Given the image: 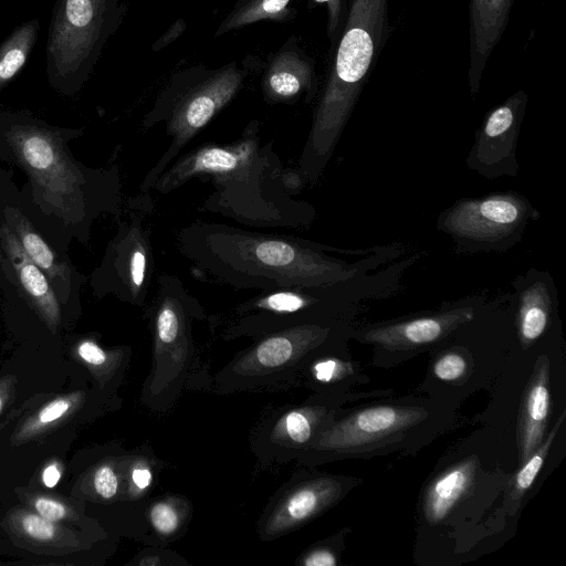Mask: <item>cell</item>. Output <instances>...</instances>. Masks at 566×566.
<instances>
[{"mask_svg": "<svg viewBox=\"0 0 566 566\" xmlns=\"http://www.w3.org/2000/svg\"><path fill=\"white\" fill-rule=\"evenodd\" d=\"M6 136L43 209L67 223L81 221L85 216V179L59 136L34 124H14Z\"/></svg>", "mask_w": 566, "mask_h": 566, "instance_id": "cell-8", "label": "cell"}, {"mask_svg": "<svg viewBox=\"0 0 566 566\" xmlns=\"http://www.w3.org/2000/svg\"><path fill=\"white\" fill-rule=\"evenodd\" d=\"M298 2L306 1L308 9H314L318 4H325L327 9V38L332 50L345 25L348 0H295Z\"/></svg>", "mask_w": 566, "mask_h": 566, "instance_id": "cell-27", "label": "cell"}, {"mask_svg": "<svg viewBox=\"0 0 566 566\" xmlns=\"http://www.w3.org/2000/svg\"><path fill=\"white\" fill-rule=\"evenodd\" d=\"M476 461L464 460L438 474L424 493L423 514L430 524H440L460 505L474 486Z\"/></svg>", "mask_w": 566, "mask_h": 566, "instance_id": "cell-20", "label": "cell"}, {"mask_svg": "<svg viewBox=\"0 0 566 566\" xmlns=\"http://www.w3.org/2000/svg\"><path fill=\"white\" fill-rule=\"evenodd\" d=\"M526 214L524 201L513 195L463 200L444 218V227L474 240H497L512 232Z\"/></svg>", "mask_w": 566, "mask_h": 566, "instance_id": "cell-14", "label": "cell"}, {"mask_svg": "<svg viewBox=\"0 0 566 566\" xmlns=\"http://www.w3.org/2000/svg\"><path fill=\"white\" fill-rule=\"evenodd\" d=\"M389 0H348L343 31L331 61L296 170L315 182L326 167L356 102L387 43Z\"/></svg>", "mask_w": 566, "mask_h": 566, "instance_id": "cell-2", "label": "cell"}, {"mask_svg": "<svg viewBox=\"0 0 566 566\" xmlns=\"http://www.w3.org/2000/svg\"><path fill=\"white\" fill-rule=\"evenodd\" d=\"M129 220L123 224L111 248V264L122 296L143 306L156 271L155 254L146 218L154 205L148 192L135 200Z\"/></svg>", "mask_w": 566, "mask_h": 566, "instance_id": "cell-11", "label": "cell"}, {"mask_svg": "<svg viewBox=\"0 0 566 566\" xmlns=\"http://www.w3.org/2000/svg\"><path fill=\"white\" fill-rule=\"evenodd\" d=\"M361 396L346 391L315 392L301 405L283 408L259 424L253 433V450L264 461L297 459L344 405Z\"/></svg>", "mask_w": 566, "mask_h": 566, "instance_id": "cell-9", "label": "cell"}, {"mask_svg": "<svg viewBox=\"0 0 566 566\" xmlns=\"http://www.w3.org/2000/svg\"><path fill=\"white\" fill-rule=\"evenodd\" d=\"M248 75V69L231 61L219 67L191 66L168 80L144 115L142 127L149 129L164 122L170 144L144 177L142 192H148L186 145L234 99Z\"/></svg>", "mask_w": 566, "mask_h": 566, "instance_id": "cell-4", "label": "cell"}, {"mask_svg": "<svg viewBox=\"0 0 566 566\" xmlns=\"http://www.w3.org/2000/svg\"><path fill=\"white\" fill-rule=\"evenodd\" d=\"M77 352L84 361L93 366H101L107 360L106 353L97 344L91 340L81 343Z\"/></svg>", "mask_w": 566, "mask_h": 566, "instance_id": "cell-36", "label": "cell"}, {"mask_svg": "<svg viewBox=\"0 0 566 566\" xmlns=\"http://www.w3.org/2000/svg\"><path fill=\"white\" fill-rule=\"evenodd\" d=\"M125 11L122 0L55 1L45 45V74L53 88L72 93L87 82Z\"/></svg>", "mask_w": 566, "mask_h": 566, "instance_id": "cell-6", "label": "cell"}, {"mask_svg": "<svg viewBox=\"0 0 566 566\" xmlns=\"http://www.w3.org/2000/svg\"><path fill=\"white\" fill-rule=\"evenodd\" d=\"M359 480L313 474L297 478L274 497L260 521V536L271 541L294 531L339 502Z\"/></svg>", "mask_w": 566, "mask_h": 566, "instance_id": "cell-10", "label": "cell"}, {"mask_svg": "<svg viewBox=\"0 0 566 566\" xmlns=\"http://www.w3.org/2000/svg\"><path fill=\"white\" fill-rule=\"evenodd\" d=\"M453 412L431 400L400 398L340 409L297 457L314 465L342 459H368L417 451L453 423Z\"/></svg>", "mask_w": 566, "mask_h": 566, "instance_id": "cell-3", "label": "cell"}, {"mask_svg": "<svg viewBox=\"0 0 566 566\" xmlns=\"http://www.w3.org/2000/svg\"><path fill=\"white\" fill-rule=\"evenodd\" d=\"M213 191L202 210L220 213L242 224L298 227L311 218L312 207L291 195L304 182L297 171L283 167L272 143L261 145L244 165L209 178Z\"/></svg>", "mask_w": 566, "mask_h": 566, "instance_id": "cell-5", "label": "cell"}, {"mask_svg": "<svg viewBox=\"0 0 566 566\" xmlns=\"http://www.w3.org/2000/svg\"><path fill=\"white\" fill-rule=\"evenodd\" d=\"M565 413L566 412L564 410L552 430L545 436L543 442L525 461L522 462V468L515 474L506 499L507 507L512 514L515 513L525 493L532 486L539 473L549 449L565 420Z\"/></svg>", "mask_w": 566, "mask_h": 566, "instance_id": "cell-26", "label": "cell"}, {"mask_svg": "<svg viewBox=\"0 0 566 566\" xmlns=\"http://www.w3.org/2000/svg\"><path fill=\"white\" fill-rule=\"evenodd\" d=\"M149 517L155 531L164 536L177 532L182 522L178 506L164 500L151 506Z\"/></svg>", "mask_w": 566, "mask_h": 566, "instance_id": "cell-28", "label": "cell"}, {"mask_svg": "<svg viewBox=\"0 0 566 566\" xmlns=\"http://www.w3.org/2000/svg\"><path fill=\"white\" fill-rule=\"evenodd\" d=\"M469 306L371 327L358 338L389 353H409L432 345L473 318Z\"/></svg>", "mask_w": 566, "mask_h": 566, "instance_id": "cell-15", "label": "cell"}, {"mask_svg": "<svg viewBox=\"0 0 566 566\" xmlns=\"http://www.w3.org/2000/svg\"><path fill=\"white\" fill-rule=\"evenodd\" d=\"M549 359L537 358L526 385L520 412V459L525 461L543 442L551 409Z\"/></svg>", "mask_w": 566, "mask_h": 566, "instance_id": "cell-19", "label": "cell"}, {"mask_svg": "<svg viewBox=\"0 0 566 566\" xmlns=\"http://www.w3.org/2000/svg\"><path fill=\"white\" fill-rule=\"evenodd\" d=\"M526 103V93L518 90L486 115L475 145L479 164L493 167L511 156Z\"/></svg>", "mask_w": 566, "mask_h": 566, "instance_id": "cell-18", "label": "cell"}, {"mask_svg": "<svg viewBox=\"0 0 566 566\" xmlns=\"http://www.w3.org/2000/svg\"><path fill=\"white\" fill-rule=\"evenodd\" d=\"M132 480L136 488L144 490L149 486L153 474L149 468L139 465L132 471Z\"/></svg>", "mask_w": 566, "mask_h": 566, "instance_id": "cell-37", "label": "cell"}, {"mask_svg": "<svg viewBox=\"0 0 566 566\" xmlns=\"http://www.w3.org/2000/svg\"><path fill=\"white\" fill-rule=\"evenodd\" d=\"M0 242L27 301L53 329L60 322L57 296L45 274L29 258L20 241L7 223L0 228Z\"/></svg>", "mask_w": 566, "mask_h": 566, "instance_id": "cell-17", "label": "cell"}, {"mask_svg": "<svg viewBox=\"0 0 566 566\" xmlns=\"http://www.w3.org/2000/svg\"><path fill=\"white\" fill-rule=\"evenodd\" d=\"M361 379L356 364L327 350L315 356L298 378L317 394L345 391L355 380Z\"/></svg>", "mask_w": 566, "mask_h": 566, "instance_id": "cell-22", "label": "cell"}, {"mask_svg": "<svg viewBox=\"0 0 566 566\" xmlns=\"http://www.w3.org/2000/svg\"><path fill=\"white\" fill-rule=\"evenodd\" d=\"M329 321L293 325L259 336L216 377L217 389H272L298 381L305 366L331 347Z\"/></svg>", "mask_w": 566, "mask_h": 566, "instance_id": "cell-7", "label": "cell"}, {"mask_svg": "<svg viewBox=\"0 0 566 566\" xmlns=\"http://www.w3.org/2000/svg\"><path fill=\"white\" fill-rule=\"evenodd\" d=\"M34 509L39 515L51 521L57 522L66 516L65 506L52 499L39 497L34 502Z\"/></svg>", "mask_w": 566, "mask_h": 566, "instance_id": "cell-33", "label": "cell"}, {"mask_svg": "<svg viewBox=\"0 0 566 566\" xmlns=\"http://www.w3.org/2000/svg\"><path fill=\"white\" fill-rule=\"evenodd\" d=\"M6 221L29 258L40 268L51 283L56 296L66 300L71 290V272L57 260L54 251L34 229L32 223L15 208L4 210Z\"/></svg>", "mask_w": 566, "mask_h": 566, "instance_id": "cell-21", "label": "cell"}, {"mask_svg": "<svg viewBox=\"0 0 566 566\" xmlns=\"http://www.w3.org/2000/svg\"><path fill=\"white\" fill-rule=\"evenodd\" d=\"M292 0H237L230 12L216 29L220 38L260 21L286 23L294 20L297 10L290 6Z\"/></svg>", "mask_w": 566, "mask_h": 566, "instance_id": "cell-23", "label": "cell"}, {"mask_svg": "<svg viewBox=\"0 0 566 566\" xmlns=\"http://www.w3.org/2000/svg\"><path fill=\"white\" fill-rule=\"evenodd\" d=\"M21 526L28 536L38 541H50L56 533L53 522L39 514H25L21 520Z\"/></svg>", "mask_w": 566, "mask_h": 566, "instance_id": "cell-31", "label": "cell"}, {"mask_svg": "<svg viewBox=\"0 0 566 566\" xmlns=\"http://www.w3.org/2000/svg\"><path fill=\"white\" fill-rule=\"evenodd\" d=\"M70 407V400L63 398L55 399L40 410L38 421L41 424L54 422L62 418L69 411Z\"/></svg>", "mask_w": 566, "mask_h": 566, "instance_id": "cell-34", "label": "cell"}, {"mask_svg": "<svg viewBox=\"0 0 566 566\" xmlns=\"http://www.w3.org/2000/svg\"><path fill=\"white\" fill-rule=\"evenodd\" d=\"M12 1H20V0H12Z\"/></svg>", "mask_w": 566, "mask_h": 566, "instance_id": "cell-40", "label": "cell"}, {"mask_svg": "<svg viewBox=\"0 0 566 566\" xmlns=\"http://www.w3.org/2000/svg\"><path fill=\"white\" fill-rule=\"evenodd\" d=\"M343 533L335 539L319 542L302 556L300 564L303 566H335L338 564L339 549L343 542Z\"/></svg>", "mask_w": 566, "mask_h": 566, "instance_id": "cell-29", "label": "cell"}, {"mask_svg": "<svg viewBox=\"0 0 566 566\" xmlns=\"http://www.w3.org/2000/svg\"><path fill=\"white\" fill-rule=\"evenodd\" d=\"M514 0H469L468 85L474 96L488 61L501 40Z\"/></svg>", "mask_w": 566, "mask_h": 566, "instance_id": "cell-16", "label": "cell"}, {"mask_svg": "<svg viewBox=\"0 0 566 566\" xmlns=\"http://www.w3.org/2000/svg\"><path fill=\"white\" fill-rule=\"evenodd\" d=\"M177 248L196 271L238 290L336 284L356 273L313 242L222 223L199 221L182 228Z\"/></svg>", "mask_w": 566, "mask_h": 566, "instance_id": "cell-1", "label": "cell"}, {"mask_svg": "<svg viewBox=\"0 0 566 566\" xmlns=\"http://www.w3.org/2000/svg\"><path fill=\"white\" fill-rule=\"evenodd\" d=\"M261 147L260 123L251 120L242 136L230 144H203L168 166L153 186L166 195L193 178L205 179L233 170L249 161Z\"/></svg>", "mask_w": 566, "mask_h": 566, "instance_id": "cell-12", "label": "cell"}, {"mask_svg": "<svg viewBox=\"0 0 566 566\" xmlns=\"http://www.w3.org/2000/svg\"><path fill=\"white\" fill-rule=\"evenodd\" d=\"M94 488L104 499H111L116 495L118 479L111 467L103 465L95 472Z\"/></svg>", "mask_w": 566, "mask_h": 566, "instance_id": "cell-32", "label": "cell"}, {"mask_svg": "<svg viewBox=\"0 0 566 566\" xmlns=\"http://www.w3.org/2000/svg\"><path fill=\"white\" fill-rule=\"evenodd\" d=\"M39 30V20H29L18 25L0 44V91L13 81L27 64L38 41Z\"/></svg>", "mask_w": 566, "mask_h": 566, "instance_id": "cell-25", "label": "cell"}, {"mask_svg": "<svg viewBox=\"0 0 566 566\" xmlns=\"http://www.w3.org/2000/svg\"><path fill=\"white\" fill-rule=\"evenodd\" d=\"M318 91L315 61L290 36L268 56L261 78V92L268 104L292 105L301 99L312 102Z\"/></svg>", "mask_w": 566, "mask_h": 566, "instance_id": "cell-13", "label": "cell"}, {"mask_svg": "<svg viewBox=\"0 0 566 566\" xmlns=\"http://www.w3.org/2000/svg\"><path fill=\"white\" fill-rule=\"evenodd\" d=\"M468 371L467 358L458 352L441 354L433 364V375L443 381H454Z\"/></svg>", "mask_w": 566, "mask_h": 566, "instance_id": "cell-30", "label": "cell"}, {"mask_svg": "<svg viewBox=\"0 0 566 566\" xmlns=\"http://www.w3.org/2000/svg\"><path fill=\"white\" fill-rule=\"evenodd\" d=\"M61 473L56 465L51 464L46 467L42 474V481L48 488H53L60 481Z\"/></svg>", "mask_w": 566, "mask_h": 566, "instance_id": "cell-38", "label": "cell"}, {"mask_svg": "<svg viewBox=\"0 0 566 566\" xmlns=\"http://www.w3.org/2000/svg\"><path fill=\"white\" fill-rule=\"evenodd\" d=\"M551 312V296L544 283L537 282L521 294L517 326L523 346H531L544 334Z\"/></svg>", "mask_w": 566, "mask_h": 566, "instance_id": "cell-24", "label": "cell"}, {"mask_svg": "<svg viewBox=\"0 0 566 566\" xmlns=\"http://www.w3.org/2000/svg\"><path fill=\"white\" fill-rule=\"evenodd\" d=\"M187 24L182 18L176 19L167 31L153 43V51L158 52L174 43L186 30Z\"/></svg>", "mask_w": 566, "mask_h": 566, "instance_id": "cell-35", "label": "cell"}, {"mask_svg": "<svg viewBox=\"0 0 566 566\" xmlns=\"http://www.w3.org/2000/svg\"><path fill=\"white\" fill-rule=\"evenodd\" d=\"M2 406H3V397L0 396V411L2 409Z\"/></svg>", "mask_w": 566, "mask_h": 566, "instance_id": "cell-39", "label": "cell"}]
</instances>
